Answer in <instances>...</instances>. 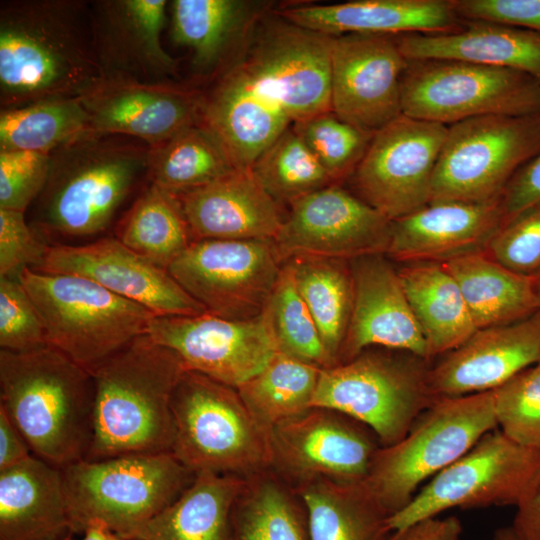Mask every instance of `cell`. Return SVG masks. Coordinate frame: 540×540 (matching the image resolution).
Wrapping results in <instances>:
<instances>
[{
    "instance_id": "1",
    "label": "cell",
    "mask_w": 540,
    "mask_h": 540,
    "mask_svg": "<svg viewBox=\"0 0 540 540\" xmlns=\"http://www.w3.org/2000/svg\"><path fill=\"white\" fill-rule=\"evenodd\" d=\"M252 35L206 102L231 138L264 151L291 124L331 111V37L281 17Z\"/></svg>"
},
{
    "instance_id": "2",
    "label": "cell",
    "mask_w": 540,
    "mask_h": 540,
    "mask_svg": "<svg viewBox=\"0 0 540 540\" xmlns=\"http://www.w3.org/2000/svg\"><path fill=\"white\" fill-rule=\"evenodd\" d=\"M103 78L90 4L26 0L1 5V109L77 98Z\"/></svg>"
},
{
    "instance_id": "3",
    "label": "cell",
    "mask_w": 540,
    "mask_h": 540,
    "mask_svg": "<svg viewBox=\"0 0 540 540\" xmlns=\"http://www.w3.org/2000/svg\"><path fill=\"white\" fill-rule=\"evenodd\" d=\"M186 368L147 334L92 372V438L85 460L171 453L173 392Z\"/></svg>"
},
{
    "instance_id": "4",
    "label": "cell",
    "mask_w": 540,
    "mask_h": 540,
    "mask_svg": "<svg viewBox=\"0 0 540 540\" xmlns=\"http://www.w3.org/2000/svg\"><path fill=\"white\" fill-rule=\"evenodd\" d=\"M93 400L91 373L54 347L0 349V407L34 456L61 470L85 460Z\"/></svg>"
},
{
    "instance_id": "5",
    "label": "cell",
    "mask_w": 540,
    "mask_h": 540,
    "mask_svg": "<svg viewBox=\"0 0 540 540\" xmlns=\"http://www.w3.org/2000/svg\"><path fill=\"white\" fill-rule=\"evenodd\" d=\"M133 139L87 131L53 151L33 225L47 236L103 231L148 177L150 146Z\"/></svg>"
},
{
    "instance_id": "6",
    "label": "cell",
    "mask_w": 540,
    "mask_h": 540,
    "mask_svg": "<svg viewBox=\"0 0 540 540\" xmlns=\"http://www.w3.org/2000/svg\"><path fill=\"white\" fill-rule=\"evenodd\" d=\"M171 453L193 473L249 477L272 462L271 430L236 388L185 370L172 396Z\"/></svg>"
},
{
    "instance_id": "7",
    "label": "cell",
    "mask_w": 540,
    "mask_h": 540,
    "mask_svg": "<svg viewBox=\"0 0 540 540\" xmlns=\"http://www.w3.org/2000/svg\"><path fill=\"white\" fill-rule=\"evenodd\" d=\"M62 471L73 533L102 523L129 540L196 476L170 452L82 460Z\"/></svg>"
},
{
    "instance_id": "8",
    "label": "cell",
    "mask_w": 540,
    "mask_h": 540,
    "mask_svg": "<svg viewBox=\"0 0 540 540\" xmlns=\"http://www.w3.org/2000/svg\"><path fill=\"white\" fill-rule=\"evenodd\" d=\"M18 278L39 314L47 344L90 373L145 334L155 316L81 276L26 267Z\"/></svg>"
},
{
    "instance_id": "9",
    "label": "cell",
    "mask_w": 540,
    "mask_h": 540,
    "mask_svg": "<svg viewBox=\"0 0 540 540\" xmlns=\"http://www.w3.org/2000/svg\"><path fill=\"white\" fill-rule=\"evenodd\" d=\"M496 428L492 391L436 398L400 441L378 449L364 483L391 517Z\"/></svg>"
},
{
    "instance_id": "10",
    "label": "cell",
    "mask_w": 540,
    "mask_h": 540,
    "mask_svg": "<svg viewBox=\"0 0 540 540\" xmlns=\"http://www.w3.org/2000/svg\"><path fill=\"white\" fill-rule=\"evenodd\" d=\"M429 361L410 352L365 349L321 370L312 407L343 413L369 427L381 447L400 441L436 399Z\"/></svg>"
},
{
    "instance_id": "11",
    "label": "cell",
    "mask_w": 540,
    "mask_h": 540,
    "mask_svg": "<svg viewBox=\"0 0 540 540\" xmlns=\"http://www.w3.org/2000/svg\"><path fill=\"white\" fill-rule=\"evenodd\" d=\"M539 154L540 111L452 124L436 165L431 202L501 199L516 172Z\"/></svg>"
},
{
    "instance_id": "12",
    "label": "cell",
    "mask_w": 540,
    "mask_h": 540,
    "mask_svg": "<svg viewBox=\"0 0 540 540\" xmlns=\"http://www.w3.org/2000/svg\"><path fill=\"white\" fill-rule=\"evenodd\" d=\"M402 114L446 126L540 111V82L520 71L450 59L407 60Z\"/></svg>"
},
{
    "instance_id": "13",
    "label": "cell",
    "mask_w": 540,
    "mask_h": 540,
    "mask_svg": "<svg viewBox=\"0 0 540 540\" xmlns=\"http://www.w3.org/2000/svg\"><path fill=\"white\" fill-rule=\"evenodd\" d=\"M539 468V449L519 445L496 428L389 517V529L401 530L452 508L516 507Z\"/></svg>"
},
{
    "instance_id": "14",
    "label": "cell",
    "mask_w": 540,
    "mask_h": 540,
    "mask_svg": "<svg viewBox=\"0 0 540 540\" xmlns=\"http://www.w3.org/2000/svg\"><path fill=\"white\" fill-rule=\"evenodd\" d=\"M282 265L273 239L199 240L168 271L209 314L247 320L263 313Z\"/></svg>"
},
{
    "instance_id": "15",
    "label": "cell",
    "mask_w": 540,
    "mask_h": 540,
    "mask_svg": "<svg viewBox=\"0 0 540 540\" xmlns=\"http://www.w3.org/2000/svg\"><path fill=\"white\" fill-rule=\"evenodd\" d=\"M447 131L403 114L376 131L351 175L356 195L391 221L429 204Z\"/></svg>"
},
{
    "instance_id": "16",
    "label": "cell",
    "mask_w": 540,
    "mask_h": 540,
    "mask_svg": "<svg viewBox=\"0 0 540 540\" xmlns=\"http://www.w3.org/2000/svg\"><path fill=\"white\" fill-rule=\"evenodd\" d=\"M380 447L363 423L335 410L311 407L272 427L270 468L293 488L315 479L361 483Z\"/></svg>"
},
{
    "instance_id": "17",
    "label": "cell",
    "mask_w": 540,
    "mask_h": 540,
    "mask_svg": "<svg viewBox=\"0 0 540 540\" xmlns=\"http://www.w3.org/2000/svg\"><path fill=\"white\" fill-rule=\"evenodd\" d=\"M146 333L172 350L186 370L238 388L279 352L263 311L247 320H230L208 312L195 316H154Z\"/></svg>"
},
{
    "instance_id": "18",
    "label": "cell",
    "mask_w": 540,
    "mask_h": 540,
    "mask_svg": "<svg viewBox=\"0 0 540 540\" xmlns=\"http://www.w3.org/2000/svg\"><path fill=\"white\" fill-rule=\"evenodd\" d=\"M290 205L274 238L282 263L296 256L352 261L387 252L392 221L338 184Z\"/></svg>"
},
{
    "instance_id": "19",
    "label": "cell",
    "mask_w": 540,
    "mask_h": 540,
    "mask_svg": "<svg viewBox=\"0 0 540 540\" xmlns=\"http://www.w3.org/2000/svg\"><path fill=\"white\" fill-rule=\"evenodd\" d=\"M397 36L331 37V111L375 133L402 115L401 79L407 66Z\"/></svg>"
},
{
    "instance_id": "20",
    "label": "cell",
    "mask_w": 540,
    "mask_h": 540,
    "mask_svg": "<svg viewBox=\"0 0 540 540\" xmlns=\"http://www.w3.org/2000/svg\"><path fill=\"white\" fill-rule=\"evenodd\" d=\"M35 270L87 278L144 306L155 316H195L207 312L168 270L138 255L116 237L83 245H51L43 264Z\"/></svg>"
},
{
    "instance_id": "21",
    "label": "cell",
    "mask_w": 540,
    "mask_h": 540,
    "mask_svg": "<svg viewBox=\"0 0 540 540\" xmlns=\"http://www.w3.org/2000/svg\"><path fill=\"white\" fill-rule=\"evenodd\" d=\"M79 99L90 132L127 136L151 148L202 119V94L173 82L103 78Z\"/></svg>"
},
{
    "instance_id": "22",
    "label": "cell",
    "mask_w": 540,
    "mask_h": 540,
    "mask_svg": "<svg viewBox=\"0 0 540 540\" xmlns=\"http://www.w3.org/2000/svg\"><path fill=\"white\" fill-rule=\"evenodd\" d=\"M165 0H103L90 4L95 52L104 78L171 82L177 61L163 48Z\"/></svg>"
},
{
    "instance_id": "23",
    "label": "cell",
    "mask_w": 540,
    "mask_h": 540,
    "mask_svg": "<svg viewBox=\"0 0 540 540\" xmlns=\"http://www.w3.org/2000/svg\"><path fill=\"white\" fill-rule=\"evenodd\" d=\"M540 360V309L521 320L478 329L429 369L435 398L492 391Z\"/></svg>"
},
{
    "instance_id": "24",
    "label": "cell",
    "mask_w": 540,
    "mask_h": 540,
    "mask_svg": "<svg viewBox=\"0 0 540 540\" xmlns=\"http://www.w3.org/2000/svg\"><path fill=\"white\" fill-rule=\"evenodd\" d=\"M506 222L501 199L430 202L392 221L386 255L404 264L445 263L486 252Z\"/></svg>"
},
{
    "instance_id": "25",
    "label": "cell",
    "mask_w": 540,
    "mask_h": 540,
    "mask_svg": "<svg viewBox=\"0 0 540 540\" xmlns=\"http://www.w3.org/2000/svg\"><path fill=\"white\" fill-rule=\"evenodd\" d=\"M353 306L340 363L379 346L430 361L428 346L413 314L398 270L373 255L352 260Z\"/></svg>"
},
{
    "instance_id": "26",
    "label": "cell",
    "mask_w": 540,
    "mask_h": 540,
    "mask_svg": "<svg viewBox=\"0 0 540 540\" xmlns=\"http://www.w3.org/2000/svg\"><path fill=\"white\" fill-rule=\"evenodd\" d=\"M277 15L292 24L330 37L451 33L460 30L465 23L451 0H355L302 4L278 10Z\"/></svg>"
},
{
    "instance_id": "27",
    "label": "cell",
    "mask_w": 540,
    "mask_h": 540,
    "mask_svg": "<svg viewBox=\"0 0 540 540\" xmlns=\"http://www.w3.org/2000/svg\"><path fill=\"white\" fill-rule=\"evenodd\" d=\"M194 241L255 240L277 236L278 203L250 168L177 196Z\"/></svg>"
},
{
    "instance_id": "28",
    "label": "cell",
    "mask_w": 540,
    "mask_h": 540,
    "mask_svg": "<svg viewBox=\"0 0 540 540\" xmlns=\"http://www.w3.org/2000/svg\"><path fill=\"white\" fill-rule=\"evenodd\" d=\"M72 533L61 469L31 455L0 470V540H62Z\"/></svg>"
},
{
    "instance_id": "29",
    "label": "cell",
    "mask_w": 540,
    "mask_h": 540,
    "mask_svg": "<svg viewBox=\"0 0 540 540\" xmlns=\"http://www.w3.org/2000/svg\"><path fill=\"white\" fill-rule=\"evenodd\" d=\"M407 60L450 59L523 72L540 82V34L506 24L466 21L451 33L397 36Z\"/></svg>"
},
{
    "instance_id": "30",
    "label": "cell",
    "mask_w": 540,
    "mask_h": 540,
    "mask_svg": "<svg viewBox=\"0 0 540 540\" xmlns=\"http://www.w3.org/2000/svg\"><path fill=\"white\" fill-rule=\"evenodd\" d=\"M246 478L196 474L181 495L130 540H234L232 510Z\"/></svg>"
},
{
    "instance_id": "31",
    "label": "cell",
    "mask_w": 540,
    "mask_h": 540,
    "mask_svg": "<svg viewBox=\"0 0 540 540\" xmlns=\"http://www.w3.org/2000/svg\"><path fill=\"white\" fill-rule=\"evenodd\" d=\"M266 5L245 0H175L172 40L192 51L195 69H215L250 36Z\"/></svg>"
},
{
    "instance_id": "32",
    "label": "cell",
    "mask_w": 540,
    "mask_h": 540,
    "mask_svg": "<svg viewBox=\"0 0 540 540\" xmlns=\"http://www.w3.org/2000/svg\"><path fill=\"white\" fill-rule=\"evenodd\" d=\"M398 274L430 359L454 350L477 331L458 283L442 263H405Z\"/></svg>"
},
{
    "instance_id": "33",
    "label": "cell",
    "mask_w": 540,
    "mask_h": 540,
    "mask_svg": "<svg viewBox=\"0 0 540 540\" xmlns=\"http://www.w3.org/2000/svg\"><path fill=\"white\" fill-rule=\"evenodd\" d=\"M478 329L509 324L539 310L534 278L514 272L486 252L445 263Z\"/></svg>"
},
{
    "instance_id": "34",
    "label": "cell",
    "mask_w": 540,
    "mask_h": 540,
    "mask_svg": "<svg viewBox=\"0 0 540 540\" xmlns=\"http://www.w3.org/2000/svg\"><path fill=\"white\" fill-rule=\"evenodd\" d=\"M307 511L310 540H389L390 514L364 482L315 479L294 488Z\"/></svg>"
},
{
    "instance_id": "35",
    "label": "cell",
    "mask_w": 540,
    "mask_h": 540,
    "mask_svg": "<svg viewBox=\"0 0 540 540\" xmlns=\"http://www.w3.org/2000/svg\"><path fill=\"white\" fill-rule=\"evenodd\" d=\"M234 540H310L306 507L271 468L246 478L232 510Z\"/></svg>"
},
{
    "instance_id": "36",
    "label": "cell",
    "mask_w": 540,
    "mask_h": 540,
    "mask_svg": "<svg viewBox=\"0 0 540 540\" xmlns=\"http://www.w3.org/2000/svg\"><path fill=\"white\" fill-rule=\"evenodd\" d=\"M236 169L222 141L201 121L150 147L147 179L179 196Z\"/></svg>"
},
{
    "instance_id": "37",
    "label": "cell",
    "mask_w": 540,
    "mask_h": 540,
    "mask_svg": "<svg viewBox=\"0 0 540 540\" xmlns=\"http://www.w3.org/2000/svg\"><path fill=\"white\" fill-rule=\"evenodd\" d=\"M284 263L292 269L329 356L340 364L353 306L351 266L346 260L315 256H296Z\"/></svg>"
},
{
    "instance_id": "38",
    "label": "cell",
    "mask_w": 540,
    "mask_h": 540,
    "mask_svg": "<svg viewBox=\"0 0 540 540\" xmlns=\"http://www.w3.org/2000/svg\"><path fill=\"white\" fill-rule=\"evenodd\" d=\"M115 237L166 270L194 242L177 196L152 183L120 221Z\"/></svg>"
},
{
    "instance_id": "39",
    "label": "cell",
    "mask_w": 540,
    "mask_h": 540,
    "mask_svg": "<svg viewBox=\"0 0 540 540\" xmlns=\"http://www.w3.org/2000/svg\"><path fill=\"white\" fill-rule=\"evenodd\" d=\"M321 370L279 351L261 371L236 389L253 416L271 430L279 422L312 407Z\"/></svg>"
},
{
    "instance_id": "40",
    "label": "cell",
    "mask_w": 540,
    "mask_h": 540,
    "mask_svg": "<svg viewBox=\"0 0 540 540\" xmlns=\"http://www.w3.org/2000/svg\"><path fill=\"white\" fill-rule=\"evenodd\" d=\"M87 131L89 118L79 97L1 109L0 150L51 154Z\"/></svg>"
},
{
    "instance_id": "41",
    "label": "cell",
    "mask_w": 540,
    "mask_h": 540,
    "mask_svg": "<svg viewBox=\"0 0 540 540\" xmlns=\"http://www.w3.org/2000/svg\"><path fill=\"white\" fill-rule=\"evenodd\" d=\"M250 169L277 203L291 204L334 184L292 127L272 143Z\"/></svg>"
},
{
    "instance_id": "42",
    "label": "cell",
    "mask_w": 540,
    "mask_h": 540,
    "mask_svg": "<svg viewBox=\"0 0 540 540\" xmlns=\"http://www.w3.org/2000/svg\"><path fill=\"white\" fill-rule=\"evenodd\" d=\"M264 311L279 351L322 369L335 366L288 263H283Z\"/></svg>"
},
{
    "instance_id": "43",
    "label": "cell",
    "mask_w": 540,
    "mask_h": 540,
    "mask_svg": "<svg viewBox=\"0 0 540 540\" xmlns=\"http://www.w3.org/2000/svg\"><path fill=\"white\" fill-rule=\"evenodd\" d=\"M292 128L334 184L351 177L374 134L345 122L332 111L296 122Z\"/></svg>"
},
{
    "instance_id": "44",
    "label": "cell",
    "mask_w": 540,
    "mask_h": 540,
    "mask_svg": "<svg viewBox=\"0 0 540 540\" xmlns=\"http://www.w3.org/2000/svg\"><path fill=\"white\" fill-rule=\"evenodd\" d=\"M492 395L498 429L515 443L540 450V366L521 371Z\"/></svg>"
},
{
    "instance_id": "45",
    "label": "cell",
    "mask_w": 540,
    "mask_h": 540,
    "mask_svg": "<svg viewBox=\"0 0 540 540\" xmlns=\"http://www.w3.org/2000/svg\"><path fill=\"white\" fill-rule=\"evenodd\" d=\"M47 345L39 314L19 278L0 277V348L25 352Z\"/></svg>"
},
{
    "instance_id": "46",
    "label": "cell",
    "mask_w": 540,
    "mask_h": 540,
    "mask_svg": "<svg viewBox=\"0 0 540 540\" xmlns=\"http://www.w3.org/2000/svg\"><path fill=\"white\" fill-rule=\"evenodd\" d=\"M486 253L519 274H540V202L505 223Z\"/></svg>"
},
{
    "instance_id": "47",
    "label": "cell",
    "mask_w": 540,
    "mask_h": 540,
    "mask_svg": "<svg viewBox=\"0 0 540 540\" xmlns=\"http://www.w3.org/2000/svg\"><path fill=\"white\" fill-rule=\"evenodd\" d=\"M51 154L0 150V209L25 212L47 181Z\"/></svg>"
},
{
    "instance_id": "48",
    "label": "cell",
    "mask_w": 540,
    "mask_h": 540,
    "mask_svg": "<svg viewBox=\"0 0 540 540\" xmlns=\"http://www.w3.org/2000/svg\"><path fill=\"white\" fill-rule=\"evenodd\" d=\"M51 244L34 225H28L24 212L0 209V277L18 278L22 269H38Z\"/></svg>"
},
{
    "instance_id": "49",
    "label": "cell",
    "mask_w": 540,
    "mask_h": 540,
    "mask_svg": "<svg viewBox=\"0 0 540 540\" xmlns=\"http://www.w3.org/2000/svg\"><path fill=\"white\" fill-rule=\"evenodd\" d=\"M466 21H486L540 34V0H451Z\"/></svg>"
},
{
    "instance_id": "50",
    "label": "cell",
    "mask_w": 540,
    "mask_h": 540,
    "mask_svg": "<svg viewBox=\"0 0 540 540\" xmlns=\"http://www.w3.org/2000/svg\"><path fill=\"white\" fill-rule=\"evenodd\" d=\"M501 202L507 221L540 202V154L516 172Z\"/></svg>"
},
{
    "instance_id": "51",
    "label": "cell",
    "mask_w": 540,
    "mask_h": 540,
    "mask_svg": "<svg viewBox=\"0 0 540 540\" xmlns=\"http://www.w3.org/2000/svg\"><path fill=\"white\" fill-rule=\"evenodd\" d=\"M511 528L519 540H540V468L516 506Z\"/></svg>"
},
{
    "instance_id": "52",
    "label": "cell",
    "mask_w": 540,
    "mask_h": 540,
    "mask_svg": "<svg viewBox=\"0 0 540 540\" xmlns=\"http://www.w3.org/2000/svg\"><path fill=\"white\" fill-rule=\"evenodd\" d=\"M462 525L455 516L423 519L394 531L389 540H460Z\"/></svg>"
},
{
    "instance_id": "53",
    "label": "cell",
    "mask_w": 540,
    "mask_h": 540,
    "mask_svg": "<svg viewBox=\"0 0 540 540\" xmlns=\"http://www.w3.org/2000/svg\"><path fill=\"white\" fill-rule=\"evenodd\" d=\"M31 455L26 440L0 407V470L12 467Z\"/></svg>"
},
{
    "instance_id": "54",
    "label": "cell",
    "mask_w": 540,
    "mask_h": 540,
    "mask_svg": "<svg viewBox=\"0 0 540 540\" xmlns=\"http://www.w3.org/2000/svg\"><path fill=\"white\" fill-rule=\"evenodd\" d=\"M81 540H114L116 535L102 523H92L83 531Z\"/></svg>"
},
{
    "instance_id": "55",
    "label": "cell",
    "mask_w": 540,
    "mask_h": 540,
    "mask_svg": "<svg viewBox=\"0 0 540 540\" xmlns=\"http://www.w3.org/2000/svg\"><path fill=\"white\" fill-rule=\"evenodd\" d=\"M493 540H519L511 527H502L495 531Z\"/></svg>"
},
{
    "instance_id": "56",
    "label": "cell",
    "mask_w": 540,
    "mask_h": 540,
    "mask_svg": "<svg viewBox=\"0 0 540 540\" xmlns=\"http://www.w3.org/2000/svg\"><path fill=\"white\" fill-rule=\"evenodd\" d=\"M533 278H534V289H535V294L537 298V303L540 309V274Z\"/></svg>"
},
{
    "instance_id": "57",
    "label": "cell",
    "mask_w": 540,
    "mask_h": 540,
    "mask_svg": "<svg viewBox=\"0 0 540 540\" xmlns=\"http://www.w3.org/2000/svg\"><path fill=\"white\" fill-rule=\"evenodd\" d=\"M114 540H129V539H124V538H121L119 536L116 535L115 539Z\"/></svg>"
},
{
    "instance_id": "58",
    "label": "cell",
    "mask_w": 540,
    "mask_h": 540,
    "mask_svg": "<svg viewBox=\"0 0 540 540\" xmlns=\"http://www.w3.org/2000/svg\"><path fill=\"white\" fill-rule=\"evenodd\" d=\"M62 540H73V538H72L71 535H69V536H67L66 538L62 539Z\"/></svg>"
},
{
    "instance_id": "59",
    "label": "cell",
    "mask_w": 540,
    "mask_h": 540,
    "mask_svg": "<svg viewBox=\"0 0 540 540\" xmlns=\"http://www.w3.org/2000/svg\"><path fill=\"white\" fill-rule=\"evenodd\" d=\"M537 364L540 366V360H539V362Z\"/></svg>"
}]
</instances>
